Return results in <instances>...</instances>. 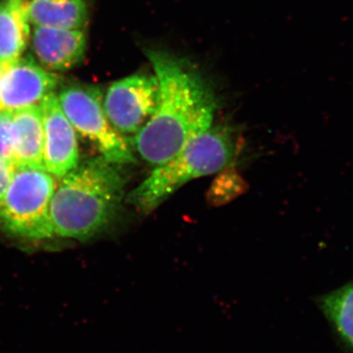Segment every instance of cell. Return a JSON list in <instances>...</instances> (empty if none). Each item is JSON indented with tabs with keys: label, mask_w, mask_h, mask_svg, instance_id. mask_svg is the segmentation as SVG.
<instances>
[{
	"label": "cell",
	"mask_w": 353,
	"mask_h": 353,
	"mask_svg": "<svg viewBox=\"0 0 353 353\" xmlns=\"http://www.w3.org/2000/svg\"><path fill=\"white\" fill-rule=\"evenodd\" d=\"M59 180L50 205L54 234L85 241L115 219L127 183L122 165L101 157L78 165Z\"/></svg>",
	"instance_id": "2"
},
{
	"label": "cell",
	"mask_w": 353,
	"mask_h": 353,
	"mask_svg": "<svg viewBox=\"0 0 353 353\" xmlns=\"http://www.w3.org/2000/svg\"><path fill=\"white\" fill-rule=\"evenodd\" d=\"M28 14L34 27L83 31L88 23L85 0H31Z\"/></svg>",
	"instance_id": "12"
},
{
	"label": "cell",
	"mask_w": 353,
	"mask_h": 353,
	"mask_svg": "<svg viewBox=\"0 0 353 353\" xmlns=\"http://www.w3.org/2000/svg\"><path fill=\"white\" fill-rule=\"evenodd\" d=\"M318 305L343 353H353V282L329 292Z\"/></svg>",
	"instance_id": "13"
},
{
	"label": "cell",
	"mask_w": 353,
	"mask_h": 353,
	"mask_svg": "<svg viewBox=\"0 0 353 353\" xmlns=\"http://www.w3.org/2000/svg\"><path fill=\"white\" fill-rule=\"evenodd\" d=\"M62 110L72 126L101 153V157L118 165L134 163L130 139L111 125L99 88L72 85L57 95Z\"/></svg>",
	"instance_id": "5"
},
{
	"label": "cell",
	"mask_w": 353,
	"mask_h": 353,
	"mask_svg": "<svg viewBox=\"0 0 353 353\" xmlns=\"http://www.w3.org/2000/svg\"><path fill=\"white\" fill-rule=\"evenodd\" d=\"M16 168L17 167L13 162L0 158V203L12 183Z\"/></svg>",
	"instance_id": "15"
},
{
	"label": "cell",
	"mask_w": 353,
	"mask_h": 353,
	"mask_svg": "<svg viewBox=\"0 0 353 353\" xmlns=\"http://www.w3.org/2000/svg\"><path fill=\"white\" fill-rule=\"evenodd\" d=\"M0 158L13 162L12 112L7 111H0Z\"/></svg>",
	"instance_id": "14"
},
{
	"label": "cell",
	"mask_w": 353,
	"mask_h": 353,
	"mask_svg": "<svg viewBox=\"0 0 353 353\" xmlns=\"http://www.w3.org/2000/svg\"><path fill=\"white\" fill-rule=\"evenodd\" d=\"M12 120L14 164L16 167L43 168L44 132L41 106L15 111Z\"/></svg>",
	"instance_id": "10"
},
{
	"label": "cell",
	"mask_w": 353,
	"mask_h": 353,
	"mask_svg": "<svg viewBox=\"0 0 353 353\" xmlns=\"http://www.w3.org/2000/svg\"><path fill=\"white\" fill-rule=\"evenodd\" d=\"M234 152L231 132L225 128L211 127L170 159L155 166L150 175L128 194V203L139 212L150 214L185 183L224 169L231 163Z\"/></svg>",
	"instance_id": "3"
},
{
	"label": "cell",
	"mask_w": 353,
	"mask_h": 353,
	"mask_svg": "<svg viewBox=\"0 0 353 353\" xmlns=\"http://www.w3.org/2000/svg\"><path fill=\"white\" fill-rule=\"evenodd\" d=\"M32 51L39 65L48 71H66L85 58L87 38L82 30L34 27Z\"/></svg>",
	"instance_id": "9"
},
{
	"label": "cell",
	"mask_w": 353,
	"mask_h": 353,
	"mask_svg": "<svg viewBox=\"0 0 353 353\" xmlns=\"http://www.w3.org/2000/svg\"><path fill=\"white\" fill-rule=\"evenodd\" d=\"M7 63H2L0 62V78H1L2 74H3L4 69H6Z\"/></svg>",
	"instance_id": "16"
},
{
	"label": "cell",
	"mask_w": 353,
	"mask_h": 353,
	"mask_svg": "<svg viewBox=\"0 0 353 353\" xmlns=\"http://www.w3.org/2000/svg\"><path fill=\"white\" fill-rule=\"evenodd\" d=\"M159 101L157 75L137 73L113 83L103 97V106L116 131L134 137L152 117Z\"/></svg>",
	"instance_id": "6"
},
{
	"label": "cell",
	"mask_w": 353,
	"mask_h": 353,
	"mask_svg": "<svg viewBox=\"0 0 353 353\" xmlns=\"http://www.w3.org/2000/svg\"><path fill=\"white\" fill-rule=\"evenodd\" d=\"M58 78L31 57L7 63L0 78V111L15 112L39 106L53 94Z\"/></svg>",
	"instance_id": "7"
},
{
	"label": "cell",
	"mask_w": 353,
	"mask_h": 353,
	"mask_svg": "<svg viewBox=\"0 0 353 353\" xmlns=\"http://www.w3.org/2000/svg\"><path fill=\"white\" fill-rule=\"evenodd\" d=\"M57 179L43 168L17 167L0 203V224L9 233L44 240L54 236L50 205Z\"/></svg>",
	"instance_id": "4"
},
{
	"label": "cell",
	"mask_w": 353,
	"mask_h": 353,
	"mask_svg": "<svg viewBox=\"0 0 353 353\" xmlns=\"http://www.w3.org/2000/svg\"><path fill=\"white\" fill-rule=\"evenodd\" d=\"M39 106L43 117V168L60 179L79 165L77 132L62 110L54 92Z\"/></svg>",
	"instance_id": "8"
},
{
	"label": "cell",
	"mask_w": 353,
	"mask_h": 353,
	"mask_svg": "<svg viewBox=\"0 0 353 353\" xmlns=\"http://www.w3.org/2000/svg\"><path fill=\"white\" fill-rule=\"evenodd\" d=\"M28 0L0 2V62L10 63L22 57L30 39Z\"/></svg>",
	"instance_id": "11"
},
{
	"label": "cell",
	"mask_w": 353,
	"mask_h": 353,
	"mask_svg": "<svg viewBox=\"0 0 353 353\" xmlns=\"http://www.w3.org/2000/svg\"><path fill=\"white\" fill-rule=\"evenodd\" d=\"M145 55L159 81L160 101L130 143L155 167L212 127L217 101L201 72L185 58L158 48H148Z\"/></svg>",
	"instance_id": "1"
}]
</instances>
